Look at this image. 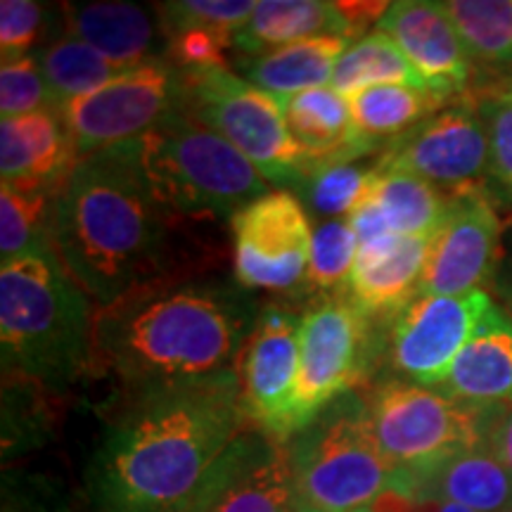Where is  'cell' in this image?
Masks as SVG:
<instances>
[{
	"label": "cell",
	"mask_w": 512,
	"mask_h": 512,
	"mask_svg": "<svg viewBox=\"0 0 512 512\" xmlns=\"http://www.w3.org/2000/svg\"><path fill=\"white\" fill-rule=\"evenodd\" d=\"M264 304L235 278L162 280L95 313L91 370L128 396L238 380Z\"/></svg>",
	"instance_id": "1"
},
{
	"label": "cell",
	"mask_w": 512,
	"mask_h": 512,
	"mask_svg": "<svg viewBox=\"0 0 512 512\" xmlns=\"http://www.w3.org/2000/svg\"><path fill=\"white\" fill-rule=\"evenodd\" d=\"M245 427L240 380L128 396L95 456V508L183 512Z\"/></svg>",
	"instance_id": "2"
},
{
	"label": "cell",
	"mask_w": 512,
	"mask_h": 512,
	"mask_svg": "<svg viewBox=\"0 0 512 512\" xmlns=\"http://www.w3.org/2000/svg\"><path fill=\"white\" fill-rule=\"evenodd\" d=\"M178 216L147 181L133 143L79 159L55 202L53 245L98 309L176 278Z\"/></svg>",
	"instance_id": "3"
},
{
	"label": "cell",
	"mask_w": 512,
	"mask_h": 512,
	"mask_svg": "<svg viewBox=\"0 0 512 512\" xmlns=\"http://www.w3.org/2000/svg\"><path fill=\"white\" fill-rule=\"evenodd\" d=\"M93 299L57 252L0 266V358L5 375L64 387L93 358Z\"/></svg>",
	"instance_id": "4"
},
{
	"label": "cell",
	"mask_w": 512,
	"mask_h": 512,
	"mask_svg": "<svg viewBox=\"0 0 512 512\" xmlns=\"http://www.w3.org/2000/svg\"><path fill=\"white\" fill-rule=\"evenodd\" d=\"M140 169L183 219H233L271 192L259 169L226 138L181 110L133 140Z\"/></svg>",
	"instance_id": "5"
},
{
	"label": "cell",
	"mask_w": 512,
	"mask_h": 512,
	"mask_svg": "<svg viewBox=\"0 0 512 512\" xmlns=\"http://www.w3.org/2000/svg\"><path fill=\"white\" fill-rule=\"evenodd\" d=\"M302 512H356L392 491L394 467L377 444L368 401L339 396L287 441Z\"/></svg>",
	"instance_id": "6"
},
{
	"label": "cell",
	"mask_w": 512,
	"mask_h": 512,
	"mask_svg": "<svg viewBox=\"0 0 512 512\" xmlns=\"http://www.w3.org/2000/svg\"><path fill=\"white\" fill-rule=\"evenodd\" d=\"M183 110L240 150L268 185L299 188L309 174V157L287 128L283 100L230 67L185 74Z\"/></svg>",
	"instance_id": "7"
},
{
	"label": "cell",
	"mask_w": 512,
	"mask_h": 512,
	"mask_svg": "<svg viewBox=\"0 0 512 512\" xmlns=\"http://www.w3.org/2000/svg\"><path fill=\"white\" fill-rule=\"evenodd\" d=\"M297 432L339 396L356 392L384 356V320L347 292L320 294L302 311Z\"/></svg>",
	"instance_id": "8"
},
{
	"label": "cell",
	"mask_w": 512,
	"mask_h": 512,
	"mask_svg": "<svg viewBox=\"0 0 512 512\" xmlns=\"http://www.w3.org/2000/svg\"><path fill=\"white\" fill-rule=\"evenodd\" d=\"M366 401L375 439L394 472L425 470L482 446L484 411L439 387L387 377Z\"/></svg>",
	"instance_id": "9"
},
{
	"label": "cell",
	"mask_w": 512,
	"mask_h": 512,
	"mask_svg": "<svg viewBox=\"0 0 512 512\" xmlns=\"http://www.w3.org/2000/svg\"><path fill=\"white\" fill-rule=\"evenodd\" d=\"M185 105V74L171 60L128 69L98 91L62 105L76 157L133 143Z\"/></svg>",
	"instance_id": "10"
},
{
	"label": "cell",
	"mask_w": 512,
	"mask_h": 512,
	"mask_svg": "<svg viewBox=\"0 0 512 512\" xmlns=\"http://www.w3.org/2000/svg\"><path fill=\"white\" fill-rule=\"evenodd\" d=\"M233 278L249 292H304L313 228L302 200L271 190L230 219Z\"/></svg>",
	"instance_id": "11"
},
{
	"label": "cell",
	"mask_w": 512,
	"mask_h": 512,
	"mask_svg": "<svg viewBox=\"0 0 512 512\" xmlns=\"http://www.w3.org/2000/svg\"><path fill=\"white\" fill-rule=\"evenodd\" d=\"M491 304L494 299L486 290L413 297L384 320V358L392 377L441 387Z\"/></svg>",
	"instance_id": "12"
},
{
	"label": "cell",
	"mask_w": 512,
	"mask_h": 512,
	"mask_svg": "<svg viewBox=\"0 0 512 512\" xmlns=\"http://www.w3.org/2000/svg\"><path fill=\"white\" fill-rule=\"evenodd\" d=\"M384 169L406 171L446 197L486 195L489 138L477 102L460 98L432 114L380 155Z\"/></svg>",
	"instance_id": "13"
},
{
	"label": "cell",
	"mask_w": 512,
	"mask_h": 512,
	"mask_svg": "<svg viewBox=\"0 0 512 512\" xmlns=\"http://www.w3.org/2000/svg\"><path fill=\"white\" fill-rule=\"evenodd\" d=\"M299 330L302 311L290 304H264L238 375L247 420L283 444L297 434Z\"/></svg>",
	"instance_id": "14"
},
{
	"label": "cell",
	"mask_w": 512,
	"mask_h": 512,
	"mask_svg": "<svg viewBox=\"0 0 512 512\" xmlns=\"http://www.w3.org/2000/svg\"><path fill=\"white\" fill-rule=\"evenodd\" d=\"M183 512H302L287 446L245 427Z\"/></svg>",
	"instance_id": "15"
},
{
	"label": "cell",
	"mask_w": 512,
	"mask_h": 512,
	"mask_svg": "<svg viewBox=\"0 0 512 512\" xmlns=\"http://www.w3.org/2000/svg\"><path fill=\"white\" fill-rule=\"evenodd\" d=\"M501 256V221L489 197H451L430 238L418 294L453 297L482 290L486 280H494Z\"/></svg>",
	"instance_id": "16"
},
{
	"label": "cell",
	"mask_w": 512,
	"mask_h": 512,
	"mask_svg": "<svg viewBox=\"0 0 512 512\" xmlns=\"http://www.w3.org/2000/svg\"><path fill=\"white\" fill-rule=\"evenodd\" d=\"M377 31L392 38L425 86L439 98L460 100L470 91L475 64L444 3L399 0L389 5Z\"/></svg>",
	"instance_id": "17"
},
{
	"label": "cell",
	"mask_w": 512,
	"mask_h": 512,
	"mask_svg": "<svg viewBox=\"0 0 512 512\" xmlns=\"http://www.w3.org/2000/svg\"><path fill=\"white\" fill-rule=\"evenodd\" d=\"M392 491L415 503L512 512V472L484 446L415 472H394Z\"/></svg>",
	"instance_id": "18"
},
{
	"label": "cell",
	"mask_w": 512,
	"mask_h": 512,
	"mask_svg": "<svg viewBox=\"0 0 512 512\" xmlns=\"http://www.w3.org/2000/svg\"><path fill=\"white\" fill-rule=\"evenodd\" d=\"M62 27L98 50L121 72L166 60V34L159 10L124 0L62 5Z\"/></svg>",
	"instance_id": "19"
},
{
	"label": "cell",
	"mask_w": 512,
	"mask_h": 512,
	"mask_svg": "<svg viewBox=\"0 0 512 512\" xmlns=\"http://www.w3.org/2000/svg\"><path fill=\"white\" fill-rule=\"evenodd\" d=\"M76 162L74 143L57 110L0 121V176L5 185L60 192Z\"/></svg>",
	"instance_id": "20"
},
{
	"label": "cell",
	"mask_w": 512,
	"mask_h": 512,
	"mask_svg": "<svg viewBox=\"0 0 512 512\" xmlns=\"http://www.w3.org/2000/svg\"><path fill=\"white\" fill-rule=\"evenodd\" d=\"M441 392L489 411L512 401V313L496 302L477 323Z\"/></svg>",
	"instance_id": "21"
},
{
	"label": "cell",
	"mask_w": 512,
	"mask_h": 512,
	"mask_svg": "<svg viewBox=\"0 0 512 512\" xmlns=\"http://www.w3.org/2000/svg\"><path fill=\"white\" fill-rule=\"evenodd\" d=\"M430 238H387L358 247L347 292L368 316L387 320L418 294Z\"/></svg>",
	"instance_id": "22"
},
{
	"label": "cell",
	"mask_w": 512,
	"mask_h": 512,
	"mask_svg": "<svg viewBox=\"0 0 512 512\" xmlns=\"http://www.w3.org/2000/svg\"><path fill=\"white\" fill-rule=\"evenodd\" d=\"M283 110L287 128L311 166L375 157V147L358 136L347 98L332 86L283 98Z\"/></svg>",
	"instance_id": "23"
},
{
	"label": "cell",
	"mask_w": 512,
	"mask_h": 512,
	"mask_svg": "<svg viewBox=\"0 0 512 512\" xmlns=\"http://www.w3.org/2000/svg\"><path fill=\"white\" fill-rule=\"evenodd\" d=\"M316 36L351 38L347 19L328 0H259L247 24L235 34L240 57L264 55Z\"/></svg>",
	"instance_id": "24"
},
{
	"label": "cell",
	"mask_w": 512,
	"mask_h": 512,
	"mask_svg": "<svg viewBox=\"0 0 512 512\" xmlns=\"http://www.w3.org/2000/svg\"><path fill=\"white\" fill-rule=\"evenodd\" d=\"M349 46L344 36H316L264 55L240 57L235 67L252 86L283 100L332 83L335 64Z\"/></svg>",
	"instance_id": "25"
},
{
	"label": "cell",
	"mask_w": 512,
	"mask_h": 512,
	"mask_svg": "<svg viewBox=\"0 0 512 512\" xmlns=\"http://www.w3.org/2000/svg\"><path fill=\"white\" fill-rule=\"evenodd\" d=\"M347 102L358 136L382 152L448 105V100L439 98L430 88L403 83L366 88L349 95Z\"/></svg>",
	"instance_id": "26"
},
{
	"label": "cell",
	"mask_w": 512,
	"mask_h": 512,
	"mask_svg": "<svg viewBox=\"0 0 512 512\" xmlns=\"http://www.w3.org/2000/svg\"><path fill=\"white\" fill-rule=\"evenodd\" d=\"M448 202L444 192L406 171L384 169L380 164L373 188L361 204H368L389 235L432 238L444 221Z\"/></svg>",
	"instance_id": "27"
},
{
	"label": "cell",
	"mask_w": 512,
	"mask_h": 512,
	"mask_svg": "<svg viewBox=\"0 0 512 512\" xmlns=\"http://www.w3.org/2000/svg\"><path fill=\"white\" fill-rule=\"evenodd\" d=\"M57 195L60 192L0 185V264L55 252Z\"/></svg>",
	"instance_id": "28"
},
{
	"label": "cell",
	"mask_w": 512,
	"mask_h": 512,
	"mask_svg": "<svg viewBox=\"0 0 512 512\" xmlns=\"http://www.w3.org/2000/svg\"><path fill=\"white\" fill-rule=\"evenodd\" d=\"M380 174V157L311 166L297 188L306 214L320 221H347L366 200Z\"/></svg>",
	"instance_id": "29"
},
{
	"label": "cell",
	"mask_w": 512,
	"mask_h": 512,
	"mask_svg": "<svg viewBox=\"0 0 512 512\" xmlns=\"http://www.w3.org/2000/svg\"><path fill=\"white\" fill-rule=\"evenodd\" d=\"M475 72L512 69V0H446Z\"/></svg>",
	"instance_id": "30"
},
{
	"label": "cell",
	"mask_w": 512,
	"mask_h": 512,
	"mask_svg": "<svg viewBox=\"0 0 512 512\" xmlns=\"http://www.w3.org/2000/svg\"><path fill=\"white\" fill-rule=\"evenodd\" d=\"M34 55L41 64L57 110L67 102L98 91L100 86L121 74V69L114 67L107 57L67 31L36 50Z\"/></svg>",
	"instance_id": "31"
},
{
	"label": "cell",
	"mask_w": 512,
	"mask_h": 512,
	"mask_svg": "<svg viewBox=\"0 0 512 512\" xmlns=\"http://www.w3.org/2000/svg\"><path fill=\"white\" fill-rule=\"evenodd\" d=\"M392 83L427 88L392 38L384 36L382 31H373L351 43L347 53L339 57L330 86L349 98L366 88L392 86Z\"/></svg>",
	"instance_id": "32"
},
{
	"label": "cell",
	"mask_w": 512,
	"mask_h": 512,
	"mask_svg": "<svg viewBox=\"0 0 512 512\" xmlns=\"http://www.w3.org/2000/svg\"><path fill=\"white\" fill-rule=\"evenodd\" d=\"M358 256V238L349 221H320L313 230L306 290L337 294L347 290Z\"/></svg>",
	"instance_id": "33"
},
{
	"label": "cell",
	"mask_w": 512,
	"mask_h": 512,
	"mask_svg": "<svg viewBox=\"0 0 512 512\" xmlns=\"http://www.w3.org/2000/svg\"><path fill=\"white\" fill-rule=\"evenodd\" d=\"M60 10H50L34 0H3L0 3V55L15 60L41 50L46 43L64 34L55 22Z\"/></svg>",
	"instance_id": "34"
},
{
	"label": "cell",
	"mask_w": 512,
	"mask_h": 512,
	"mask_svg": "<svg viewBox=\"0 0 512 512\" xmlns=\"http://www.w3.org/2000/svg\"><path fill=\"white\" fill-rule=\"evenodd\" d=\"M57 110L38 57L24 55L5 60L0 67V114L3 119Z\"/></svg>",
	"instance_id": "35"
},
{
	"label": "cell",
	"mask_w": 512,
	"mask_h": 512,
	"mask_svg": "<svg viewBox=\"0 0 512 512\" xmlns=\"http://www.w3.org/2000/svg\"><path fill=\"white\" fill-rule=\"evenodd\" d=\"M252 0H176L157 5L162 27H200L235 41V34L252 17Z\"/></svg>",
	"instance_id": "36"
},
{
	"label": "cell",
	"mask_w": 512,
	"mask_h": 512,
	"mask_svg": "<svg viewBox=\"0 0 512 512\" xmlns=\"http://www.w3.org/2000/svg\"><path fill=\"white\" fill-rule=\"evenodd\" d=\"M489 138L491 183L512 192V100L498 93L475 98Z\"/></svg>",
	"instance_id": "37"
},
{
	"label": "cell",
	"mask_w": 512,
	"mask_h": 512,
	"mask_svg": "<svg viewBox=\"0 0 512 512\" xmlns=\"http://www.w3.org/2000/svg\"><path fill=\"white\" fill-rule=\"evenodd\" d=\"M482 446L512 472V401L484 411Z\"/></svg>",
	"instance_id": "38"
},
{
	"label": "cell",
	"mask_w": 512,
	"mask_h": 512,
	"mask_svg": "<svg viewBox=\"0 0 512 512\" xmlns=\"http://www.w3.org/2000/svg\"><path fill=\"white\" fill-rule=\"evenodd\" d=\"M389 5L392 3H368L366 0V3H337V10L347 19L351 38H356L370 29V24H380V19L387 15Z\"/></svg>",
	"instance_id": "39"
},
{
	"label": "cell",
	"mask_w": 512,
	"mask_h": 512,
	"mask_svg": "<svg viewBox=\"0 0 512 512\" xmlns=\"http://www.w3.org/2000/svg\"><path fill=\"white\" fill-rule=\"evenodd\" d=\"M494 285L498 294H501L512 309V247L501 256V261H498V268L494 273Z\"/></svg>",
	"instance_id": "40"
},
{
	"label": "cell",
	"mask_w": 512,
	"mask_h": 512,
	"mask_svg": "<svg viewBox=\"0 0 512 512\" xmlns=\"http://www.w3.org/2000/svg\"><path fill=\"white\" fill-rule=\"evenodd\" d=\"M403 512H472L467 508H460V505H437V503H415L408 501L403 505Z\"/></svg>",
	"instance_id": "41"
},
{
	"label": "cell",
	"mask_w": 512,
	"mask_h": 512,
	"mask_svg": "<svg viewBox=\"0 0 512 512\" xmlns=\"http://www.w3.org/2000/svg\"><path fill=\"white\" fill-rule=\"evenodd\" d=\"M498 95H505V98L512 100V76L508 81H505V88H501V91H496Z\"/></svg>",
	"instance_id": "42"
},
{
	"label": "cell",
	"mask_w": 512,
	"mask_h": 512,
	"mask_svg": "<svg viewBox=\"0 0 512 512\" xmlns=\"http://www.w3.org/2000/svg\"><path fill=\"white\" fill-rule=\"evenodd\" d=\"M356 512H373V508H366V510H356Z\"/></svg>",
	"instance_id": "43"
}]
</instances>
